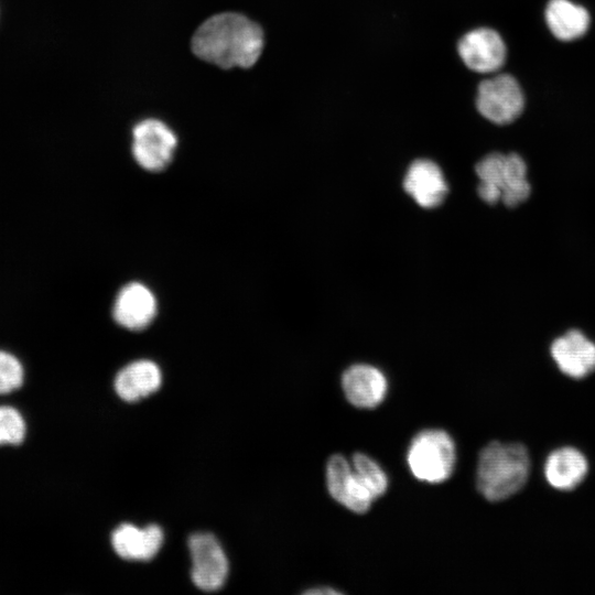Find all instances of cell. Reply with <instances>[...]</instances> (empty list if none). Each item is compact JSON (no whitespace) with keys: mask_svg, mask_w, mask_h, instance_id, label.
Returning <instances> with one entry per match:
<instances>
[{"mask_svg":"<svg viewBox=\"0 0 595 595\" xmlns=\"http://www.w3.org/2000/svg\"><path fill=\"white\" fill-rule=\"evenodd\" d=\"M304 594L317 595V594H340L339 591L324 586L323 588H311L305 591Z\"/></svg>","mask_w":595,"mask_h":595,"instance_id":"44dd1931","label":"cell"},{"mask_svg":"<svg viewBox=\"0 0 595 595\" xmlns=\"http://www.w3.org/2000/svg\"><path fill=\"white\" fill-rule=\"evenodd\" d=\"M387 379L381 370L367 364L348 367L342 376V387L347 400L357 408H375L387 392Z\"/></svg>","mask_w":595,"mask_h":595,"instance_id":"4fadbf2b","label":"cell"},{"mask_svg":"<svg viewBox=\"0 0 595 595\" xmlns=\"http://www.w3.org/2000/svg\"><path fill=\"white\" fill-rule=\"evenodd\" d=\"M156 299L153 292L140 282H130L118 292L112 306L117 324L130 329L141 331L154 320Z\"/></svg>","mask_w":595,"mask_h":595,"instance_id":"30bf717a","label":"cell"},{"mask_svg":"<svg viewBox=\"0 0 595 595\" xmlns=\"http://www.w3.org/2000/svg\"><path fill=\"white\" fill-rule=\"evenodd\" d=\"M353 465L356 474L370 490L375 499L385 494L388 487V478L374 459L366 454L355 453L353 455Z\"/></svg>","mask_w":595,"mask_h":595,"instance_id":"ac0fdd59","label":"cell"},{"mask_svg":"<svg viewBox=\"0 0 595 595\" xmlns=\"http://www.w3.org/2000/svg\"><path fill=\"white\" fill-rule=\"evenodd\" d=\"M588 464L585 456L574 447H561L549 454L544 464L548 483L561 490L575 488L586 476Z\"/></svg>","mask_w":595,"mask_h":595,"instance_id":"2e32d148","label":"cell"},{"mask_svg":"<svg viewBox=\"0 0 595 595\" xmlns=\"http://www.w3.org/2000/svg\"><path fill=\"white\" fill-rule=\"evenodd\" d=\"M264 44L261 26L244 14L223 12L204 21L192 37V51L220 68H249L259 60Z\"/></svg>","mask_w":595,"mask_h":595,"instance_id":"6da1fadb","label":"cell"},{"mask_svg":"<svg viewBox=\"0 0 595 595\" xmlns=\"http://www.w3.org/2000/svg\"><path fill=\"white\" fill-rule=\"evenodd\" d=\"M476 107L483 117L494 123H510L523 110V91L513 76L496 75L478 85Z\"/></svg>","mask_w":595,"mask_h":595,"instance_id":"5b68a950","label":"cell"},{"mask_svg":"<svg viewBox=\"0 0 595 595\" xmlns=\"http://www.w3.org/2000/svg\"><path fill=\"white\" fill-rule=\"evenodd\" d=\"M458 54L465 65L477 73L498 71L506 61V45L493 29L479 28L466 33L458 42Z\"/></svg>","mask_w":595,"mask_h":595,"instance_id":"9c48e42d","label":"cell"},{"mask_svg":"<svg viewBox=\"0 0 595 595\" xmlns=\"http://www.w3.org/2000/svg\"><path fill=\"white\" fill-rule=\"evenodd\" d=\"M23 368L13 355L0 350V394L12 392L22 386Z\"/></svg>","mask_w":595,"mask_h":595,"instance_id":"ffe728a7","label":"cell"},{"mask_svg":"<svg viewBox=\"0 0 595 595\" xmlns=\"http://www.w3.org/2000/svg\"><path fill=\"white\" fill-rule=\"evenodd\" d=\"M545 22L556 39L573 41L587 32L591 19L585 8L570 0H550L545 8Z\"/></svg>","mask_w":595,"mask_h":595,"instance_id":"e0dca14e","label":"cell"},{"mask_svg":"<svg viewBox=\"0 0 595 595\" xmlns=\"http://www.w3.org/2000/svg\"><path fill=\"white\" fill-rule=\"evenodd\" d=\"M176 147V134L159 119H143L132 129V155L147 171L164 170L172 162Z\"/></svg>","mask_w":595,"mask_h":595,"instance_id":"8992f818","label":"cell"},{"mask_svg":"<svg viewBox=\"0 0 595 595\" xmlns=\"http://www.w3.org/2000/svg\"><path fill=\"white\" fill-rule=\"evenodd\" d=\"M407 461L415 478L433 484L444 482L454 469V442L443 430H424L411 441Z\"/></svg>","mask_w":595,"mask_h":595,"instance_id":"3957f363","label":"cell"},{"mask_svg":"<svg viewBox=\"0 0 595 595\" xmlns=\"http://www.w3.org/2000/svg\"><path fill=\"white\" fill-rule=\"evenodd\" d=\"M25 436L22 415L11 407H0V445L20 444Z\"/></svg>","mask_w":595,"mask_h":595,"instance_id":"d6986e66","label":"cell"},{"mask_svg":"<svg viewBox=\"0 0 595 595\" xmlns=\"http://www.w3.org/2000/svg\"><path fill=\"white\" fill-rule=\"evenodd\" d=\"M162 383L159 366L140 359L125 366L115 378V390L125 401L134 402L155 392Z\"/></svg>","mask_w":595,"mask_h":595,"instance_id":"9a60e30c","label":"cell"},{"mask_svg":"<svg viewBox=\"0 0 595 595\" xmlns=\"http://www.w3.org/2000/svg\"><path fill=\"white\" fill-rule=\"evenodd\" d=\"M475 170L479 182L498 188L500 201L509 207L519 205L530 195L527 165L517 153H490L476 164Z\"/></svg>","mask_w":595,"mask_h":595,"instance_id":"277c9868","label":"cell"},{"mask_svg":"<svg viewBox=\"0 0 595 595\" xmlns=\"http://www.w3.org/2000/svg\"><path fill=\"white\" fill-rule=\"evenodd\" d=\"M163 531L158 524L138 528L131 523L120 524L111 534L116 553L125 560L149 561L163 543Z\"/></svg>","mask_w":595,"mask_h":595,"instance_id":"5bb4252c","label":"cell"},{"mask_svg":"<svg viewBox=\"0 0 595 595\" xmlns=\"http://www.w3.org/2000/svg\"><path fill=\"white\" fill-rule=\"evenodd\" d=\"M404 191L423 208L441 205L448 187L440 166L428 159L413 161L403 180Z\"/></svg>","mask_w":595,"mask_h":595,"instance_id":"8fae6325","label":"cell"},{"mask_svg":"<svg viewBox=\"0 0 595 595\" xmlns=\"http://www.w3.org/2000/svg\"><path fill=\"white\" fill-rule=\"evenodd\" d=\"M192 581L198 588L212 592L220 588L228 575L226 554L215 536L198 532L191 536Z\"/></svg>","mask_w":595,"mask_h":595,"instance_id":"52a82bcc","label":"cell"},{"mask_svg":"<svg viewBox=\"0 0 595 595\" xmlns=\"http://www.w3.org/2000/svg\"><path fill=\"white\" fill-rule=\"evenodd\" d=\"M326 483L331 496L354 512H366L375 499L356 472L351 470L347 459L340 454H334L329 457L326 465Z\"/></svg>","mask_w":595,"mask_h":595,"instance_id":"ba28073f","label":"cell"},{"mask_svg":"<svg viewBox=\"0 0 595 595\" xmlns=\"http://www.w3.org/2000/svg\"><path fill=\"white\" fill-rule=\"evenodd\" d=\"M551 354L559 369L569 377L580 379L595 370V344L577 329L556 338Z\"/></svg>","mask_w":595,"mask_h":595,"instance_id":"7c38bea8","label":"cell"},{"mask_svg":"<svg viewBox=\"0 0 595 595\" xmlns=\"http://www.w3.org/2000/svg\"><path fill=\"white\" fill-rule=\"evenodd\" d=\"M529 472V453L522 444L495 441L479 454L476 486L487 500L500 501L523 487Z\"/></svg>","mask_w":595,"mask_h":595,"instance_id":"7a4b0ae2","label":"cell"}]
</instances>
